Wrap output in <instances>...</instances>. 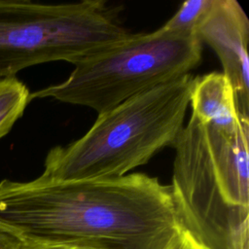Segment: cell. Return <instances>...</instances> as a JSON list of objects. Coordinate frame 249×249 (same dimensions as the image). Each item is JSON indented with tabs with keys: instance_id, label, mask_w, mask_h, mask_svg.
<instances>
[{
	"instance_id": "8fae6325",
	"label": "cell",
	"mask_w": 249,
	"mask_h": 249,
	"mask_svg": "<svg viewBox=\"0 0 249 249\" xmlns=\"http://www.w3.org/2000/svg\"><path fill=\"white\" fill-rule=\"evenodd\" d=\"M22 244L17 235L0 226V249H20Z\"/></svg>"
},
{
	"instance_id": "3957f363",
	"label": "cell",
	"mask_w": 249,
	"mask_h": 249,
	"mask_svg": "<svg viewBox=\"0 0 249 249\" xmlns=\"http://www.w3.org/2000/svg\"><path fill=\"white\" fill-rule=\"evenodd\" d=\"M193 81L186 74L99 114L82 137L48 152L42 174L57 180L121 177L173 148L184 128Z\"/></svg>"
},
{
	"instance_id": "7a4b0ae2",
	"label": "cell",
	"mask_w": 249,
	"mask_h": 249,
	"mask_svg": "<svg viewBox=\"0 0 249 249\" xmlns=\"http://www.w3.org/2000/svg\"><path fill=\"white\" fill-rule=\"evenodd\" d=\"M248 140L249 122L225 129L191 114L173 147L179 224L205 249H248Z\"/></svg>"
},
{
	"instance_id": "ba28073f",
	"label": "cell",
	"mask_w": 249,
	"mask_h": 249,
	"mask_svg": "<svg viewBox=\"0 0 249 249\" xmlns=\"http://www.w3.org/2000/svg\"><path fill=\"white\" fill-rule=\"evenodd\" d=\"M30 102L28 88L16 77L0 80V139L12 129Z\"/></svg>"
},
{
	"instance_id": "277c9868",
	"label": "cell",
	"mask_w": 249,
	"mask_h": 249,
	"mask_svg": "<svg viewBox=\"0 0 249 249\" xmlns=\"http://www.w3.org/2000/svg\"><path fill=\"white\" fill-rule=\"evenodd\" d=\"M202 45L196 35L159 28L136 33L74 64L68 78L30 92L34 98L107 112L145 90L182 77L196 67Z\"/></svg>"
},
{
	"instance_id": "52a82bcc",
	"label": "cell",
	"mask_w": 249,
	"mask_h": 249,
	"mask_svg": "<svg viewBox=\"0 0 249 249\" xmlns=\"http://www.w3.org/2000/svg\"><path fill=\"white\" fill-rule=\"evenodd\" d=\"M190 105L192 115L200 123L225 129H234L243 122L230 80L219 72L194 78Z\"/></svg>"
},
{
	"instance_id": "5b68a950",
	"label": "cell",
	"mask_w": 249,
	"mask_h": 249,
	"mask_svg": "<svg viewBox=\"0 0 249 249\" xmlns=\"http://www.w3.org/2000/svg\"><path fill=\"white\" fill-rule=\"evenodd\" d=\"M129 34L103 0H0V80L41 63L75 64Z\"/></svg>"
},
{
	"instance_id": "7c38bea8",
	"label": "cell",
	"mask_w": 249,
	"mask_h": 249,
	"mask_svg": "<svg viewBox=\"0 0 249 249\" xmlns=\"http://www.w3.org/2000/svg\"><path fill=\"white\" fill-rule=\"evenodd\" d=\"M20 249H98L78 245H54V244H22Z\"/></svg>"
},
{
	"instance_id": "8992f818",
	"label": "cell",
	"mask_w": 249,
	"mask_h": 249,
	"mask_svg": "<svg viewBox=\"0 0 249 249\" xmlns=\"http://www.w3.org/2000/svg\"><path fill=\"white\" fill-rule=\"evenodd\" d=\"M218 55L235 92L239 114L249 120V20L235 0H214L196 31Z\"/></svg>"
},
{
	"instance_id": "30bf717a",
	"label": "cell",
	"mask_w": 249,
	"mask_h": 249,
	"mask_svg": "<svg viewBox=\"0 0 249 249\" xmlns=\"http://www.w3.org/2000/svg\"><path fill=\"white\" fill-rule=\"evenodd\" d=\"M166 249H205L197 241H196L190 233L182 228L175 237L170 241Z\"/></svg>"
},
{
	"instance_id": "6da1fadb",
	"label": "cell",
	"mask_w": 249,
	"mask_h": 249,
	"mask_svg": "<svg viewBox=\"0 0 249 249\" xmlns=\"http://www.w3.org/2000/svg\"><path fill=\"white\" fill-rule=\"evenodd\" d=\"M0 226L24 244L166 249L180 231L170 186L144 173L0 181Z\"/></svg>"
},
{
	"instance_id": "9c48e42d",
	"label": "cell",
	"mask_w": 249,
	"mask_h": 249,
	"mask_svg": "<svg viewBox=\"0 0 249 249\" xmlns=\"http://www.w3.org/2000/svg\"><path fill=\"white\" fill-rule=\"evenodd\" d=\"M214 4V0H189L160 28L187 35H196L197 28Z\"/></svg>"
}]
</instances>
